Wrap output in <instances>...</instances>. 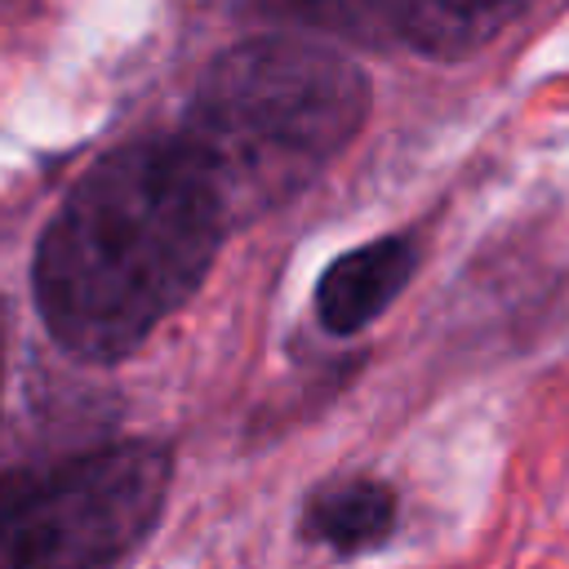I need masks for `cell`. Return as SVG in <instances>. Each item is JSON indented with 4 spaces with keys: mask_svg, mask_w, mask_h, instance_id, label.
Segmentation results:
<instances>
[{
    "mask_svg": "<svg viewBox=\"0 0 569 569\" xmlns=\"http://www.w3.org/2000/svg\"><path fill=\"white\" fill-rule=\"evenodd\" d=\"M227 227L182 133L107 151L40 236L31 284L44 329L76 360H124L204 284Z\"/></svg>",
    "mask_w": 569,
    "mask_h": 569,
    "instance_id": "1",
    "label": "cell"
},
{
    "mask_svg": "<svg viewBox=\"0 0 569 569\" xmlns=\"http://www.w3.org/2000/svg\"><path fill=\"white\" fill-rule=\"evenodd\" d=\"M369 76L307 36H253L196 84L182 138L213 178L227 222L258 218L307 191L365 129Z\"/></svg>",
    "mask_w": 569,
    "mask_h": 569,
    "instance_id": "2",
    "label": "cell"
},
{
    "mask_svg": "<svg viewBox=\"0 0 569 569\" xmlns=\"http://www.w3.org/2000/svg\"><path fill=\"white\" fill-rule=\"evenodd\" d=\"M173 458L120 440L0 476V569H120L156 529Z\"/></svg>",
    "mask_w": 569,
    "mask_h": 569,
    "instance_id": "3",
    "label": "cell"
},
{
    "mask_svg": "<svg viewBox=\"0 0 569 569\" xmlns=\"http://www.w3.org/2000/svg\"><path fill=\"white\" fill-rule=\"evenodd\" d=\"M418 244L405 236H378L338 253L316 280V320L333 338H351L369 329L413 280Z\"/></svg>",
    "mask_w": 569,
    "mask_h": 569,
    "instance_id": "4",
    "label": "cell"
},
{
    "mask_svg": "<svg viewBox=\"0 0 569 569\" xmlns=\"http://www.w3.org/2000/svg\"><path fill=\"white\" fill-rule=\"evenodd\" d=\"M533 0H396V44L462 58L507 31Z\"/></svg>",
    "mask_w": 569,
    "mask_h": 569,
    "instance_id": "5",
    "label": "cell"
},
{
    "mask_svg": "<svg viewBox=\"0 0 569 569\" xmlns=\"http://www.w3.org/2000/svg\"><path fill=\"white\" fill-rule=\"evenodd\" d=\"M396 529V493L373 476H351L316 489L302 511V533L333 547L338 556L373 551Z\"/></svg>",
    "mask_w": 569,
    "mask_h": 569,
    "instance_id": "6",
    "label": "cell"
},
{
    "mask_svg": "<svg viewBox=\"0 0 569 569\" xmlns=\"http://www.w3.org/2000/svg\"><path fill=\"white\" fill-rule=\"evenodd\" d=\"M262 13L356 44H396V0H253Z\"/></svg>",
    "mask_w": 569,
    "mask_h": 569,
    "instance_id": "7",
    "label": "cell"
},
{
    "mask_svg": "<svg viewBox=\"0 0 569 569\" xmlns=\"http://www.w3.org/2000/svg\"><path fill=\"white\" fill-rule=\"evenodd\" d=\"M0 382H4V307H0Z\"/></svg>",
    "mask_w": 569,
    "mask_h": 569,
    "instance_id": "8",
    "label": "cell"
}]
</instances>
